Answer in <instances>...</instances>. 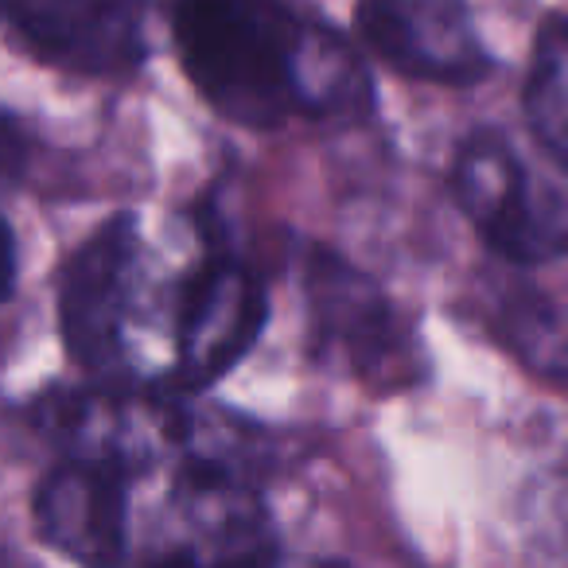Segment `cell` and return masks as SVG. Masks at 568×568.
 <instances>
[{"mask_svg": "<svg viewBox=\"0 0 568 568\" xmlns=\"http://www.w3.org/2000/svg\"><path fill=\"white\" fill-rule=\"evenodd\" d=\"M172 43L203 102L242 129L371 110L355 51L284 0H175Z\"/></svg>", "mask_w": 568, "mask_h": 568, "instance_id": "6da1fadb", "label": "cell"}, {"mask_svg": "<svg viewBox=\"0 0 568 568\" xmlns=\"http://www.w3.org/2000/svg\"><path fill=\"white\" fill-rule=\"evenodd\" d=\"M136 568H284L273 514L234 456L191 440L133 545Z\"/></svg>", "mask_w": 568, "mask_h": 568, "instance_id": "7a4b0ae2", "label": "cell"}, {"mask_svg": "<svg viewBox=\"0 0 568 568\" xmlns=\"http://www.w3.org/2000/svg\"><path fill=\"white\" fill-rule=\"evenodd\" d=\"M268 316L261 273L226 237L206 234L195 265L175 288L172 363L164 394H195L226 378L257 343Z\"/></svg>", "mask_w": 568, "mask_h": 568, "instance_id": "3957f363", "label": "cell"}, {"mask_svg": "<svg viewBox=\"0 0 568 568\" xmlns=\"http://www.w3.org/2000/svg\"><path fill=\"white\" fill-rule=\"evenodd\" d=\"M304 296L316 351L374 389H402L425 374V347L374 276L332 250H312Z\"/></svg>", "mask_w": 568, "mask_h": 568, "instance_id": "277c9868", "label": "cell"}, {"mask_svg": "<svg viewBox=\"0 0 568 568\" xmlns=\"http://www.w3.org/2000/svg\"><path fill=\"white\" fill-rule=\"evenodd\" d=\"M448 187L475 234L510 265H541L568 253V219L495 129H475L459 141Z\"/></svg>", "mask_w": 568, "mask_h": 568, "instance_id": "5b68a950", "label": "cell"}, {"mask_svg": "<svg viewBox=\"0 0 568 568\" xmlns=\"http://www.w3.org/2000/svg\"><path fill=\"white\" fill-rule=\"evenodd\" d=\"M141 222L121 211L67 257L59 281V332L82 371L118 378L125 371V327L141 281Z\"/></svg>", "mask_w": 568, "mask_h": 568, "instance_id": "8992f818", "label": "cell"}, {"mask_svg": "<svg viewBox=\"0 0 568 568\" xmlns=\"http://www.w3.org/2000/svg\"><path fill=\"white\" fill-rule=\"evenodd\" d=\"M0 24L28 55L82 79H125L149 51L136 0H0Z\"/></svg>", "mask_w": 568, "mask_h": 568, "instance_id": "52a82bcc", "label": "cell"}, {"mask_svg": "<svg viewBox=\"0 0 568 568\" xmlns=\"http://www.w3.org/2000/svg\"><path fill=\"white\" fill-rule=\"evenodd\" d=\"M133 475L118 464L63 456L36 487L40 537L82 568L133 565Z\"/></svg>", "mask_w": 568, "mask_h": 568, "instance_id": "ba28073f", "label": "cell"}, {"mask_svg": "<svg viewBox=\"0 0 568 568\" xmlns=\"http://www.w3.org/2000/svg\"><path fill=\"white\" fill-rule=\"evenodd\" d=\"M355 24L397 74L433 87H471L490 71L467 0H355Z\"/></svg>", "mask_w": 568, "mask_h": 568, "instance_id": "9c48e42d", "label": "cell"}, {"mask_svg": "<svg viewBox=\"0 0 568 568\" xmlns=\"http://www.w3.org/2000/svg\"><path fill=\"white\" fill-rule=\"evenodd\" d=\"M490 327L529 371L568 378V308L529 284H498L490 296Z\"/></svg>", "mask_w": 568, "mask_h": 568, "instance_id": "30bf717a", "label": "cell"}, {"mask_svg": "<svg viewBox=\"0 0 568 568\" xmlns=\"http://www.w3.org/2000/svg\"><path fill=\"white\" fill-rule=\"evenodd\" d=\"M28 164V136L20 133V125L12 118L0 113V180H12Z\"/></svg>", "mask_w": 568, "mask_h": 568, "instance_id": "8fae6325", "label": "cell"}, {"mask_svg": "<svg viewBox=\"0 0 568 568\" xmlns=\"http://www.w3.org/2000/svg\"><path fill=\"white\" fill-rule=\"evenodd\" d=\"M12 284H17V237L9 222L0 219V301L12 296Z\"/></svg>", "mask_w": 568, "mask_h": 568, "instance_id": "7c38bea8", "label": "cell"}]
</instances>
